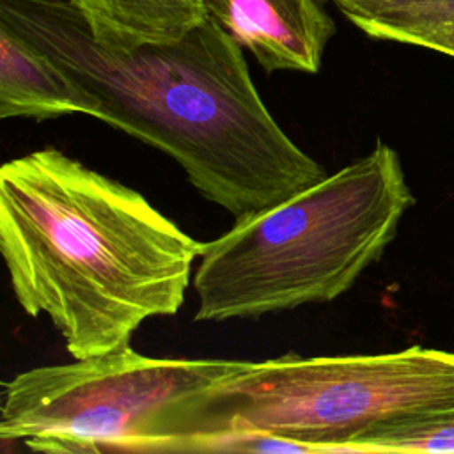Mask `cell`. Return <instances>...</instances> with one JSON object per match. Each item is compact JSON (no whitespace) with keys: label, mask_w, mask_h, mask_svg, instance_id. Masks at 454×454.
<instances>
[{"label":"cell","mask_w":454,"mask_h":454,"mask_svg":"<svg viewBox=\"0 0 454 454\" xmlns=\"http://www.w3.org/2000/svg\"><path fill=\"white\" fill-rule=\"evenodd\" d=\"M355 452H454V408L408 417L365 434Z\"/></svg>","instance_id":"obj_10"},{"label":"cell","mask_w":454,"mask_h":454,"mask_svg":"<svg viewBox=\"0 0 454 454\" xmlns=\"http://www.w3.org/2000/svg\"><path fill=\"white\" fill-rule=\"evenodd\" d=\"M69 2V0H67ZM105 44L135 46L183 37L207 14L202 0H73Z\"/></svg>","instance_id":"obj_8"},{"label":"cell","mask_w":454,"mask_h":454,"mask_svg":"<svg viewBox=\"0 0 454 454\" xmlns=\"http://www.w3.org/2000/svg\"><path fill=\"white\" fill-rule=\"evenodd\" d=\"M202 5L266 73H317L335 34L317 0H202Z\"/></svg>","instance_id":"obj_6"},{"label":"cell","mask_w":454,"mask_h":454,"mask_svg":"<svg viewBox=\"0 0 454 454\" xmlns=\"http://www.w3.org/2000/svg\"><path fill=\"white\" fill-rule=\"evenodd\" d=\"M415 199L395 149H374L204 243L195 321L250 319L339 298L376 262Z\"/></svg>","instance_id":"obj_3"},{"label":"cell","mask_w":454,"mask_h":454,"mask_svg":"<svg viewBox=\"0 0 454 454\" xmlns=\"http://www.w3.org/2000/svg\"><path fill=\"white\" fill-rule=\"evenodd\" d=\"M454 408V353L411 346L380 355L245 362L183 411L172 450L204 436L264 431L312 445L317 454L355 452L392 422Z\"/></svg>","instance_id":"obj_4"},{"label":"cell","mask_w":454,"mask_h":454,"mask_svg":"<svg viewBox=\"0 0 454 454\" xmlns=\"http://www.w3.org/2000/svg\"><path fill=\"white\" fill-rule=\"evenodd\" d=\"M372 39L429 48L454 57V0H332Z\"/></svg>","instance_id":"obj_9"},{"label":"cell","mask_w":454,"mask_h":454,"mask_svg":"<svg viewBox=\"0 0 454 454\" xmlns=\"http://www.w3.org/2000/svg\"><path fill=\"white\" fill-rule=\"evenodd\" d=\"M204 243L137 190L55 147L0 168V250L20 307L46 316L73 358L129 344L174 316Z\"/></svg>","instance_id":"obj_2"},{"label":"cell","mask_w":454,"mask_h":454,"mask_svg":"<svg viewBox=\"0 0 454 454\" xmlns=\"http://www.w3.org/2000/svg\"><path fill=\"white\" fill-rule=\"evenodd\" d=\"M71 114L96 119L98 103L46 53L0 23V117L43 121Z\"/></svg>","instance_id":"obj_7"},{"label":"cell","mask_w":454,"mask_h":454,"mask_svg":"<svg viewBox=\"0 0 454 454\" xmlns=\"http://www.w3.org/2000/svg\"><path fill=\"white\" fill-rule=\"evenodd\" d=\"M0 23L87 90L96 119L174 158L234 220L326 176L273 119L241 46L209 16L179 39L135 46L99 43L73 0H0Z\"/></svg>","instance_id":"obj_1"},{"label":"cell","mask_w":454,"mask_h":454,"mask_svg":"<svg viewBox=\"0 0 454 454\" xmlns=\"http://www.w3.org/2000/svg\"><path fill=\"white\" fill-rule=\"evenodd\" d=\"M243 360L156 358L121 346L2 385L0 438L44 452H168L183 408Z\"/></svg>","instance_id":"obj_5"}]
</instances>
